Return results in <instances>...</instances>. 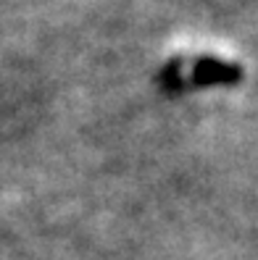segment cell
<instances>
[{
    "label": "cell",
    "instance_id": "6da1fadb",
    "mask_svg": "<svg viewBox=\"0 0 258 260\" xmlns=\"http://www.w3.org/2000/svg\"><path fill=\"white\" fill-rule=\"evenodd\" d=\"M242 76V71L232 63H224V60L216 58H200L195 60V69H192V79L195 84H230L237 82Z\"/></svg>",
    "mask_w": 258,
    "mask_h": 260
}]
</instances>
